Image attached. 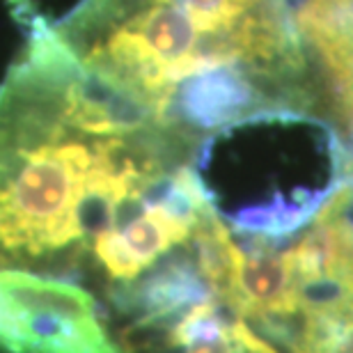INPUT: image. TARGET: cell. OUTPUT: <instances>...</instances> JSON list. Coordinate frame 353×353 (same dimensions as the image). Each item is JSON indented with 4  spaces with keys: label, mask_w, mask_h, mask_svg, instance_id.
<instances>
[{
    "label": "cell",
    "mask_w": 353,
    "mask_h": 353,
    "mask_svg": "<svg viewBox=\"0 0 353 353\" xmlns=\"http://www.w3.org/2000/svg\"><path fill=\"white\" fill-rule=\"evenodd\" d=\"M216 294L190 252H170L161 262L105 296L117 314L129 316L131 326H152L186 314L190 307L214 301Z\"/></svg>",
    "instance_id": "3"
},
{
    "label": "cell",
    "mask_w": 353,
    "mask_h": 353,
    "mask_svg": "<svg viewBox=\"0 0 353 353\" xmlns=\"http://www.w3.org/2000/svg\"><path fill=\"white\" fill-rule=\"evenodd\" d=\"M126 26L147 41L154 58L163 65L172 88L197 72L216 69L204 58L195 21L179 3H157L133 17Z\"/></svg>",
    "instance_id": "6"
},
{
    "label": "cell",
    "mask_w": 353,
    "mask_h": 353,
    "mask_svg": "<svg viewBox=\"0 0 353 353\" xmlns=\"http://www.w3.org/2000/svg\"><path fill=\"white\" fill-rule=\"evenodd\" d=\"M236 316L264 319L273 314H296V275L289 252L275 255L268 245L241 250L228 299L223 301Z\"/></svg>",
    "instance_id": "4"
},
{
    "label": "cell",
    "mask_w": 353,
    "mask_h": 353,
    "mask_svg": "<svg viewBox=\"0 0 353 353\" xmlns=\"http://www.w3.org/2000/svg\"><path fill=\"white\" fill-rule=\"evenodd\" d=\"M252 90L241 76L225 67L197 72L181 81L168 103L165 124L174 115L190 129L214 131L230 126L250 110Z\"/></svg>",
    "instance_id": "5"
},
{
    "label": "cell",
    "mask_w": 353,
    "mask_h": 353,
    "mask_svg": "<svg viewBox=\"0 0 353 353\" xmlns=\"http://www.w3.org/2000/svg\"><path fill=\"white\" fill-rule=\"evenodd\" d=\"M176 3L190 14L200 34H211V37L230 41L232 48L239 53L234 34L255 0H176Z\"/></svg>",
    "instance_id": "7"
},
{
    "label": "cell",
    "mask_w": 353,
    "mask_h": 353,
    "mask_svg": "<svg viewBox=\"0 0 353 353\" xmlns=\"http://www.w3.org/2000/svg\"><path fill=\"white\" fill-rule=\"evenodd\" d=\"M0 351L124 353L85 285L23 268H0Z\"/></svg>",
    "instance_id": "2"
},
{
    "label": "cell",
    "mask_w": 353,
    "mask_h": 353,
    "mask_svg": "<svg viewBox=\"0 0 353 353\" xmlns=\"http://www.w3.org/2000/svg\"><path fill=\"white\" fill-rule=\"evenodd\" d=\"M67 85L14 74L0 90V268L88 282L92 248L147 207L163 145L90 136L65 119Z\"/></svg>",
    "instance_id": "1"
}]
</instances>
